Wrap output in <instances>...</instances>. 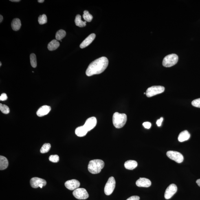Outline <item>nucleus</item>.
Returning <instances> with one entry per match:
<instances>
[{
  "mask_svg": "<svg viewBox=\"0 0 200 200\" xmlns=\"http://www.w3.org/2000/svg\"><path fill=\"white\" fill-rule=\"evenodd\" d=\"M109 61L105 57L97 59L90 64L86 71L88 76L100 74L105 70L108 67Z\"/></svg>",
  "mask_w": 200,
  "mask_h": 200,
  "instance_id": "f257e3e1",
  "label": "nucleus"
},
{
  "mask_svg": "<svg viewBox=\"0 0 200 200\" xmlns=\"http://www.w3.org/2000/svg\"><path fill=\"white\" fill-rule=\"evenodd\" d=\"M104 163L100 159H94L91 161L88 165V170L91 173L98 174L104 168Z\"/></svg>",
  "mask_w": 200,
  "mask_h": 200,
  "instance_id": "f03ea898",
  "label": "nucleus"
},
{
  "mask_svg": "<svg viewBox=\"0 0 200 200\" xmlns=\"http://www.w3.org/2000/svg\"><path fill=\"white\" fill-rule=\"evenodd\" d=\"M127 116L124 113L115 112L112 117V122L114 126L117 129L123 127L127 121Z\"/></svg>",
  "mask_w": 200,
  "mask_h": 200,
  "instance_id": "7ed1b4c3",
  "label": "nucleus"
},
{
  "mask_svg": "<svg viewBox=\"0 0 200 200\" xmlns=\"http://www.w3.org/2000/svg\"><path fill=\"white\" fill-rule=\"evenodd\" d=\"M178 60V56L175 54L168 55L163 60L162 65L164 67H172L177 64Z\"/></svg>",
  "mask_w": 200,
  "mask_h": 200,
  "instance_id": "20e7f679",
  "label": "nucleus"
},
{
  "mask_svg": "<svg viewBox=\"0 0 200 200\" xmlns=\"http://www.w3.org/2000/svg\"><path fill=\"white\" fill-rule=\"evenodd\" d=\"M165 88L161 86H154L147 89L146 94L149 98L164 92Z\"/></svg>",
  "mask_w": 200,
  "mask_h": 200,
  "instance_id": "39448f33",
  "label": "nucleus"
},
{
  "mask_svg": "<svg viewBox=\"0 0 200 200\" xmlns=\"http://www.w3.org/2000/svg\"><path fill=\"white\" fill-rule=\"evenodd\" d=\"M116 182L114 178L111 177L108 179L104 188V193L106 195H110L112 193L115 188Z\"/></svg>",
  "mask_w": 200,
  "mask_h": 200,
  "instance_id": "423d86ee",
  "label": "nucleus"
},
{
  "mask_svg": "<svg viewBox=\"0 0 200 200\" xmlns=\"http://www.w3.org/2000/svg\"><path fill=\"white\" fill-rule=\"evenodd\" d=\"M73 195L78 199H86L89 197V194L85 189L78 188L73 191Z\"/></svg>",
  "mask_w": 200,
  "mask_h": 200,
  "instance_id": "0eeeda50",
  "label": "nucleus"
},
{
  "mask_svg": "<svg viewBox=\"0 0 200 200\" xmlns=\"http://www.w3.org/2000/svg\"><path fill=\"white\" fill-rule=\"evenodd\" d=\"M166 155L170 159L178 163L182 162L184 159L182 154L177 151L170 150L167 152Z\"/></svg>",
  "mask_w": 200,
  "mask_h": 200,
  "instance_id": "6e6552de",
  "label": "nucleus"
},
{
  "mask_svg": "<svg viewBox=\"0 0 200 200\" xmlns=\"http://www.w3.org/2000/svg\"><path fill=\"white\" fill-rule=\"evenodd\" d=\"M177 191V187L176 185L172 184L169 186L165 192V198L166 199H170Z\"/></svg>",
  "mask_w": 200,
  "mask_h": 200,
  "instance_id": "1a4fd4ad",
  "label": "nucleus"
},
{
  "mask_svg": "<svg viewBox=\"0 0 200 200\" xmlns=\"http://www.w3.org/2000/svg\"><path fill=\"white\" fill-rule=\"evenodd\" d=\"M96 124L97 120L96 117H89L87 119L84 126L88 132H89L93 129L96 126Z\"/></svg>",
  "mask_w": 200,
  "mask_h": 200,
  "instance_id": "9d476101",
  "label": "nucleus"
},
{
  "mask_svg": "<svg viewBox=\"0 0 200 200\" xmlns=\"http://www.w3.org/2000/svg\"><path fill=\"white\" fill-rule=\"evenodd\" d=\"M66 188L69 190H73L79 188L80 186V182L76 179L67 181L65 183Z\"/></svg>",
  "mask_w": 200,
  "mask_h": 200,
  "instance_id": "9b49d317",
  "label": "nucleus"
},
{
  "mask_svg": "<svg viewBox=\"0 0 200 200\" xmlns=\"http://www.w3.org/2000/svg\"><path fill=\"white\" fill-rule=\"evenodd\" d=\"M43 184L44 186L47 185V182L45 179L38 177L32 178L30 181V184L33 188H37L39 187V185Z\"/></svg>",
  "mask_w": 200,
  "mask_h": 200,
  "instance_id": "f8f14e48",
  "label": "nucleus"
},
{
  "mask_svg": "<svg viewBox=\"0 0 200 200\" xmlns=\"http://www.w3.org/2000/svg\"><path fill=\"white\" fill-rule=\"evenodd\" d=\"M95 37H96V35L95 34H92L90 35L82 42L81 44L80 45V48L83 49L88 46L94 41Z\"/></svg>",
  "mask_w": 200,
  "mask_h": 200,
  "instance_id": "ddd939ff",
  "label": "nucleus"
},
{
  "mask_svg": "<svg viewBox=\"0 0 200 200\" xmlns=\"http://www.w3.org/2000/svg\"><path fill=\"white\" fill-rule=\"evenodd\" d=\"M136 184L139 187H145L148 188L151 185V182L150 180L146 178H140L136 182Z\"/></svg>",
  "mask_w": 200,
  "mask_h": 200,
  "instance_id": "4468645a",
  "label": "nucleus"
},
{
  "mask_svg": "<svg viewBox=\"0 0 200 200\" xmlns=\"http://www.w3.org/2000/svg\"><path fill=\"white\" fill-rule=\"evenodd\" d=\"M51 109L50 106L44 105L42 106L38 110L36 114L39 117H43L49 113Z\"/></svg>",
  "mask_w": 200,
  "mask_h": 200,
  "instance_id": "2eb2a0df",
  "label": "nucleus"
},
{
  "mask_svg": "<svg viewBox=\"0 0 200 200\" xmlns=\"http://www.w3.org/2000/svg\"><path fill=\"white\" fill-rule=\"evenodd\" d=\"M88 133V131L84 126L76 128L75 131V134L79 137L85 136Z\"/></svg>",
  "mask_w": 200,
  "mask_h": 200,
  "instance_id": "dca6fc26",
  "label": "nucleus"
},
{
  "mask_svg": "<svg viewBox=\"0 0 200 200\" xmlns=\"http://www.w3.org/2000/svg\"><path fill=\"white\" fill-rule=\"evenodd\" d=\"M190 137V133L186 130H185L184 131L182 132L179 134L178 139L180 142H183L188 140Z\"/></svg>",
  "mask_w": 200,
  "mask_h": 200,
  "instance_id": "f3484780",
  "label": "nucleus"
},
{
  "mask_svg": "<svg viewBox=\"0 0 200 200\" xmlns=\"http://www.w3.org/2000/svg\"><path fill=\"white\" fill-rule=\"evenodd\" d=\"M137 161L133 160H129L124 163V167L128 170H133L137 167Z\"/></svg>",
  "mask_w": 200,
  "mask_h": 200,
  "instance_id": "a211bd4d",
  "label": "nucleus"
},
{
  "mask_svg": "<svg viewBox=\"0 0 200 200\" xmlns=\"http://www.w3.org/2000/svg\"><path fill=\"white\" fill-rule=\"evenodd\" d=\"M9 163L6 157L2 156H0V170H3L8 168Z\"/></svg>",
  "mask_w": 200,
  "mask_h": 200,
  "instance_id": "6ab92c4d",
  "label": "nucleus"
},
{
  "mask_svg": "<svg viewBox=\"0 0 200 200\" xmlns=\"http://www.w3.org/2000/svg\"><path fill=\"white\" fill-rule=\"evenodd\" d=\"M21 26V21L18 18L13 20L11 23V27L13 30L14 31L19 30Z\"/></svg>",
  "mask_w": 200,
  "mask_h": 200,
  "instance_id": "aec40b11",
  "label": "nucleus"
},
{
  "mask_svg": "<svg viewBox=\"0 0 200 200\" xmlns=\"http://www.w3.org/2000/svg\"><path fill=\"white\" fill-rule=\"evenodd\" d=\"M60 43L57 40H53L49 43L47 46V48L48 50L50 51H53L56 50L59 47Z\"/></svg>",
  "mask_w": 200,
  "mask_h": 200,
  "instance_id": "412c9836",
  "label": "nucleus"
},
{
  "mask_svg": "<svg viewBox=\"0 0 200 200\" xmlns=\"http://www.w3.org/2000/svg\"><path fill=\"white\" fill-rule=\"evenodd\" d=\"M87 22H84L81 19V16L80 14H77L75 18V23L77 26L80 27H84L86 26Z\"/></svg>",
  "mask_w": 200,
  "mask_h": 200,
  "instance_id": "4be33fe9",
  "label": "nucleus"
},
{
  "mask_svg": "<svg viewBox=\"0 0 200 200\" xmlns=\"http://www.w3.org/2000/svg\"><path fill=\"white\" fill-rule=\"evenodd\" d=\"M66 35L65 31L62 29L58 31L56 34V39L58 41H61Z\"/></svg>",
  "mask_w": 200,
  "mask_h": 200,
  "instance_id": "5701e85b",
  "label": "nucleus"
},
{
  "mask_svg": "<svg viewBox=\"0 0 200 200\" xmlns=\"http://www.w3.org/2000/svg\"><path fill=\"white\" fill-rule=\"evenodd\" d=\"M83 17L85 21L87 22H91L93 18L92 15L89 13L87 10H85L84 11Z\"/></svg>",
  "mask_w": 200,
  "mask_h": 200,
  "instance_id": "b1692460",
  "label": "nucleus"
},
{
  "mask_svg": "<svg viewBox=\"0 0 200 200\" xmlns=\"http://www.w3.org/2000/svg\"><path fill=\"white\" fill-rule=\"evenodd\" d=\"M51 148V145L49 143H45L42 147L40 152L42 153H45L48 152Z\"/></svg>",
  "mask_w": 200,
  "mask_h": 200,
  "instance_id": "393cba45",
  "label": "nucleus"
},
{
  "mask_svg": "<svg viewBox=\"0 0 200 200\" xmlns=\"http://www.w3.org/2000/svg\"><path fill=\"white\" fill-rule=\"evenodd\" d=\"M30 62L33 67L35 68L37 66V60L36 55L32 54L30 55Z\"/></svg>",
  "mask_w": 200,
  "mask_h": 200,
  "instance_id": "a878e982",
  "label": "nucleus"
},
{
  "mask_svg": "<svg viewBox=\"0 0 200 200\" xmlns=\"http://www.w3.org/2000/svg\"><path fill=\"white\" fill-rule=\"evenodd\" d=\"M0 110L2 112L5 114H8L10 112V108L8 106L2 104H0Z\"/></svg>",
  "mask_w": 200,
  "mask_h": 200,
  "instance_id": "bb28decb",
  "label": "nucleus"
},
{
  "mask_svg": "<svg viewBox=\"0 0 200 200\" xmlns=\"http://www.w3.org/2000/svg\"><path fill=\"white\" fill-rule=\"evenodd\" d=\"M38 21L40 25H43L46 23L47 22V18L46 15L43 14L40 15L38 18Z\"/></svg>",
  "mask_w": 200,
  "mask_h": 200,
  "instance_id": "cd10ccee",
  "label": "nucleus"
},
{
  "mask_svg": "<svg viewBox=\"0 0 200 200\" xmlns=\"http://www.w3.org/2000/svg\"><path fill=\"white\" fill-rule=\"evenodd\" d=\"M49 160L53 163H57L59 161V157L56 155H51L49 157Z\"/></svg>",
  "mask_w": 200,
  "mask_h": 200,
  "instance_id": "c85d7f7f",
  "label": "nucleus"
},
{
  "mask_svg": "<svg viewBox=\"0 0 200 200\" xmlns=\"http://www.w3.org/2000/svg\"><path fill=\"white\" fill-rule=\"evenodd\" d=\"M192 104L194 107L200 108V98L196 99L192 101Z\"/></svg>",
  "mask_w": 200,
  "mask_h": 200,
  "instance_id": "c756f323",
  "label": "nucleus"
},
{
  "mask_svg": "<svg viewBox=\"0 0 200 200\" xmlns=\"http://www.w3.org/2000/svg\"><path fill=\"white\" fill-rule=\"evenodd\" d=\"M143 125L146 129H149L151 127V124L149 122H145L143 124Z\"/></svg>",
  "mask_w": 200,
  "mask_h": 200,
  "instance_id": "7c9ffc66",
  "label": "nucleus"
},
{
  "mask_svg": "<svg viewBox=\"0 0 200 200\" xmlns=\"http://www.w3.org/2000/svg\"><path fill=\"white\" fill-rule=\"evenodd\" d=\"M8 99V96L6 93H3L0 96V100L1 101L6 100Z\"/></svg>",
  "mask_w": 200,
  "mask_h": 200,
  "instance_id": "2f4dec72",
  "label": "nucleus"
},
{
  "mask_svg": "<svg viewBox=\"0 0 200 200\" xmlns=\"http://www.w3.org/2000/svg\"><path fill=\"white\" fill-rule=\"evenodd\" d=\"M140 198L137 196H131L126 200H139Z\"/></svg>",
  "mask_w": 200,
  "mask_h": 200,
  "instance_id": "473e14b6",
  "label": "nucleus"
},
{
  "mask_svg": "<svg viewBox=\"0 0 200 200\" xmlns=\"http://www.w3.org/2000/svg\"><path fill=\"white\" fill-rule=\"evenodd\" d=\"M164 118L163 117H161V118L157 120V124L158 126H161L162 124Z\"/></svg>",
  "mask_w": 200,
  "mask_h": 200,
  "instance_id": "72a5a7b5",
  "label": "nucleus"
},
{
  "mask_svg": "<svg viewBox=\"0 0 200 200\" xmlns=\"http://www.w3.org/2000/svg\"><path fill=\"white\" fill-rule=\"evenodd\" d=\"M196 183L198 185V186L200 187V179L197 180L196 181Z\"/></svg>",
  "mask_w": 200,
  "mask_h": 200,
  "instance_id": "f704fd0d",
  "label": "nucleus"
},
{
  "mask_svg": "<svg viewBox=\"0 0 200 200\" xmlns=\"http://www.w3.org/2000/svg\"><path fill=\"white\" fill-rule=\"evenodd\" d=\"M3 19V17L2 15L1 14L0 15V22H1L2 21Z\"/></svg>",
  "mask_w": 200,
  "mask_h": 200,
  "instance_id": "c9c22d12",
  "label": "nucleus"
},
{
  "mask_svg": "<svg viewBox=\"0 0 200 200\" xmlns=\"http://www.w3.org/2000/svg\"><path fill=\"white\" fill-rule=\"evenodd\" d=\"M11 2H19L21 1L20 0H10Z\"/></svg>",
  "mask_w": 200,
  "mask_h": 200,
  "instance_id": "e433bc0d",
  "label": "nucleus"
},
{
  "mask_svg": "<svg viewBox=\"0 0 200 200\" xmlns=\"http://www.w3.org/2000/svg\"><path fill=\"white\" fill-rule=\"evenodd\" d=\"M38 2L42 3L44 1V0H38Z\"/></svg>",
  "mask_w": 200,
  "mask_h": 200,
  "instance_id": "4c0bfd02",
  "label": "nucleus"
},
{
  "mask_svg": "<svg viewBox=\"0 0 200 200\" xmlns=\"http://www.w3.org/2000/svg\"><path fill=\"white\" fill-rule=\"evenodd\" d=\"M1 65H2V63L1 62H0V67H1Z\"/></svg>",
  "mask_w": 200,
  "mask_h": 200,
  "instance_id": "58836bf2",
  "label": "nucleus"
}]
</instances>
